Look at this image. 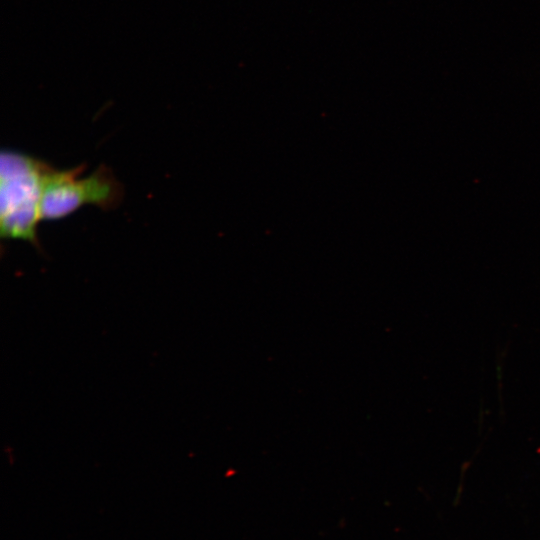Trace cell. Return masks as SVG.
Returning a JSON list of instances; mask_svg holds the SVG:
<instances>
[{
  "instance_id": "cell-1",
  "label": "cell",
  "mask_w": 540,
  "mask_h": 540,
  "mask_svg": "<svg viewBox=\"0 0 540 540\" xmlns=\"http://www.w3.org/2000/svg\"><path fill=\"white\" fill-rule=\"evenodd\" d=\"M49 163L25 153L3 150L0 159V232L2 239L29 242L41 249L37 227L43 179Z\"/></svg>"
},
{
  "instance_id": "cell-2",
  "label": "cell",
  "mask_w": 540,
  "mask_h": 540,
  "mask_svg": "<svg viewBox=\"0 0 540 540\" xmlns=\"http://www.w3.org/2000/svg\"><path fill=\"white\" fill-rule=\"evenodd\" d=\"M86 165L70 169L47 168L42 187L40 212L42 220H59L85 205L102 210L117 208L123 200L124 188L112 169L100 164L83 177Z\"/></svg>"
}]
</instances>
